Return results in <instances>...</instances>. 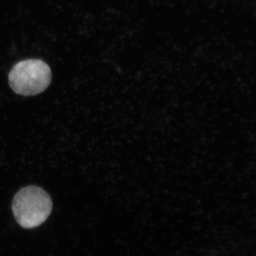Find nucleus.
<instances>
[{"label": "nucleus", "mask_w": 256, "mask_h": 256, "mask_svg": "<svg viewBox=\"0 0 256 256\" xmlns=\"http://www.w3.org/2000/svg\"><path fill=\"white\" fill-rule=\"evenodd\" d=\"M12 212L15 220L25 229L42 225L51 214V198L44 189L36 186L21 189L12 200Z\"/></svg>", "instance_id": "nucleus-1"}, {"label": "nucleus", "mask_w": 256, "mask_h": 256, "mask_svg": "<svg viewBox=\"0 0 256 256\" xmlns=\"http://www.w3.org/2000/svg\"><path fill=\"white\" fill-rule=\"evenodd\" d=\"M10 85L18 94L30 96L40 94L50 85L52 72L44 60L28 59L17 63L8 76Z\"/></svg>", "instance_id": "nucleus-2"}]
</instances>
